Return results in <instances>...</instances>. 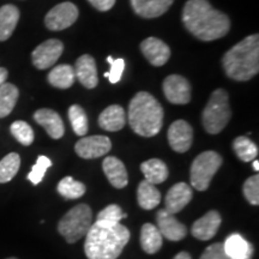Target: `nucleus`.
<instances>
[{"label": "nucleus", "mask_w": 259, "mask_h": 259, "mask_svg": "<svg viewBox=\"0 0 259 259\" xmlns=\"http://www.w3.org/2000/svg\"><path fill=\"white\" fill-rule=\"evenodd\" d=\"M183 22L193 36L202 41L219 40L228 34V16L213 9L208 0H189L183 10Z\"/></svg>", "instance_id": "obj_1"}, {"label": "nucleus", "mask_w": 259, "mask_h": 259, "mask_svg": "<svg viewBox=\"0 0 259 259\" xmlns=\"http://www.w3.org/2000/svg\"><path fill=\"white\" fill-rule=\"evenodd\" d=\"M130 240V231L121 223L102 227L94 223L85 235L84 251L88 259H116Z\"/></svg>", "instance_id": "obj_2"}, {"label": "nucleus", "mask_w": 259, "mask_h": 259, "mask_svg": "<svg viewBox=\"0 0 259 259\" xmlns=\"http://www.w3.org/2000/svg\"><path fill=\"white\" fill-rule=\"evenodd\" d=\"M223 69L229 78L246 82L259 71V36L250 35L223 56Z\"/></svg>", "instance_id": "obj_3"}, {"label": "nucleus", "mask_w": 259, "mask_h": 259, "mask_svg": "<svg viewBox=\"0 0 259 259\" xmlns=\"http://www.w3.org/2000/svg\"><path fill=\"white\" fill-rule=\"evenodd\" d=\"M163 108L151 94L137 93L128 106L131 128L142 137H154L163 125Z\"/></svg>", "instance_id": "obj_4"}, {"label": "nucleus", "mask_w": 259, "mask_h": 259, "mask_svg": "<svg viewBox=\"0 0 259 259\" xmlns=\"http://www.w3.org/2000/svg\"><path fill=\"white\" fill-rule=\"evenodd\" d=\"M232 111L229 107L228 94L223 89H216L203 111V126L210 135H218L231 120Z\"/></svg>", "instance_id": "obj_5"}, {"label": "nucleus", "mask_w": 259, "mask_h": 259, "mask_svg": "<svg viewBox=\"0 0 259 259\" xmlns=\"http://www.w3.org/2000/svg\"><path fill=\"white\" fill-rule=\"evenodd\" d=\"M93 212L87 204H78L63 216L58 231L69 244H74L87 235L92 227Z\"/></svg>", "instance_id": "obj_6"}, {"label": "nucleus", "mask_w": 259, "mask_h": 259, "mask_svg": "<svg viewBox=\"0 0 259 259\" xmlns=\"http://www.w3.org/2000/svg\"><path fill=\"white\" fill-rule=\"evenodd\" d=\"M222 164V157L215 151H204L194 158L191 166V185L198 191H205L213 176Z\"/></svg>", "instance_id": "obj_7"}, {"label": "nucleus", "mask_w": 259, "mask_h": 259, "mask_svg": "<svg viewBox=\"0 0 259 259\" xmlns=\"http://www.w3.org/2000/svg\"><path fill=\"white\" fill-rule=\"evenodd\" d=\"M78 9L70 2L54 6L45 18V24L50 30L59 31L69 28L78 18Z\"/></svg>", "instance_id": "obj_8"}, {"label": "nucleus", "mask_w": 259, "mask_h": 259, "mask_svg": "<svg viewBox=\"0 0 259 259\" xmlns=\"http://www.w3.org/2000/svg\"><path fill=\"white\" fill-rule=\"evenodd\" d=\"M64 51L63 42L57 38L45 41L38 45L31 53V60L35 67L38 70H46L53 66L59 59Z\"/></svg>", "instance_id": "obj_9"}, {"label": "nucleus", "mask_w": 259, "mask_h": 259, "mask_svg": "<svg viewBox=\"0 0 259 259\" xmlns=\"http://www.w3.org/2000/svg\"><path fill=\"white\" fill-rule=\"evenodd\" d=\"M112 149L111 139L106 136H90L83 137L74 145L77 155L82 158H97L108 154Z\"/></svg>", "instance_id": "obj_10"}, {"label": "nucleus", "mask_w": 259, "mask_h": 259, "mask_svg": "<svg viewBox=\"0 0 259 259\" xmlns=\"http://www.w3.org/2000/svg\"><path fill=\"white\" fill-rule=\"evenodd\" d=\"M163 93L173 105H186L191 101V85L180 74H170L164 79Z\"/></svg>", "instance_id": "obj_11"}, {"label": "nucleus", "mask_w": 259, "mask_h": 259, "mask_svg": "<svg viewBox=\"0 0 259 259\" xmlns=\"http://www.w3.org/2000/svg\"><path fill=\"white\" fill-rule=\"evenodd\" d=\"M168 142L177 153H186L193 142V128L185 120H177L168 128Z\"/></svg>", "instance_id": "obj_12"}, {"label": "nucleus", "mask_w": 259, "mask_h": 259, "mask_svg": "<svg viewBox=\"0 0 259 259\" xmlns=\"http://www.w3.org/2000/svg\"><path fill=\"white\" fill-rule=\"evenodd\" d=\"M157 229L161 235L170 241H180L187 234L186 227L178 221L173 213H169L166 209L157 212Z\"/></svg>", "instance_id": "obj_13"}, {"label": "nucleus", "mask_w": 259, "mask_h": 259, "mask_svg": "<svg viewBox=\"0 0 259 259\" xmlns=\"http://www.w3.org/2000/svg\"><path fill=\"white\" fill-rule=\"evenodd\" d=\"M221 215L216 210H211L193 223L191 232H192L194 238L198 239V240H210L216 235L220 226H221Z\"/></svg>", "instance_id": "obj_14"}, {"label": "nucleus", "mask_w": 259, "mask_h": 259, "mask_svg": "<svg viewBox=\"0 0 259 259\" xmlns=\"http://www.w3.org/2000/svg\"><path fill=\"white\" fill-rule=\"evenodd\" d=\"M141 51L147 60L154 66H162L169 60L170 50L157 37H148L141 44Z\"/></svg>", "instance_id": "obj_15"}, {"label": "nucleus", "mask_w": 259, "mask_h": 259, "mask_svg": "<svg viewBox=\"0 0 259 259\" xmlns=\"http://www.w3.org/2000/svg\"><path fill=\"white\" fill-rule=\"evenodd\" d=\"M192 199V189L186 183H178L171 186L166 196V210L169 213L180 212Z\"/></svg>", "instance_id": "obj_16"}, {"label": "nucleus", "mask_w": 259, "mask_h": 259, "mask_svg": "<svg viewBox=\"0 0 259 259\" xmlns=\"http://www.w3.org/2000/svg\"><path fill=\"white\" fill-rule=\"evenodd\" d=\"M74 76L78 78L82 85L88 89H94L99 84L96 63L92 56L84 54L77 59L74 64Z\"/></svg>", "instance_id": "obj_17"}, {"label": "nucleus", "mask_w": 259, "mask_h": 259, "mask_svg": "<svg viewBox=\"0 0 259 259\" xmlns=\"http://www.w3.org/2000/svg\"><path fill=\"white\" fill-rule=\"evenodd\" d=\"M223 250L228 259H252L254 247L244 236L234 233L223 242Z\"/></svg>", "instance_id": "obj_18"}, {"label": "nucleus", "mask_w": 259, "mask_h": 259, "mask_svg": "<svg viewBox=\"0 0 259 259\" xmlns=\"http://www.w3.org/2000/svg\"><path fill=\"white\" fill-rule=\"evenodd\" d=\"M35 121L47 131L50 137L53 139H59L65 134L64 122L61 120L60 115L57 112L48 108H42L35 112Z\"/></svg>", "instance_id": "obj_19"}, {"label": "nucleus", "mask_w": 259, "mask_h": 259, "mask_svg": "<svg viewBox=\"0 0 259 259\" xmlns=\"http://www.w3.org/2000/svg\"><path fill=\"white\" fill-rule=\"evenodd\" d=\"M174 0H131L134 11L143 18H156L166 14Z\"/></svg>", "instance_id": "obj_20"}, {"label": "nucleus", "mask_w": 259, "mask_h": 259, "mask_svg": "<svg viewBox=\"0 0 259 259\" xmlns=\"http://www.w3.org/2000/svg\"><path fill=\"white\" fill-rule=\"evenodd\" d=\"M103 171H105L107 179L115 189H124L127 185L128 178L127 170L125 164L114 156H108L103 160L102 163Z\"/></svg>", "instance_id": "obj_21"}, {"label": "nucleus", "mask_w": 259, "mask_h": 259, "mask_svg": "<svg viewBox=\"0 0 259 259\" xmlns=\"http://www.w3.org/2000/svg\"><path fill=\"white\" fill-rule=\"evenodd\" d=\"M126 114L124 108L118 105H112L103 111L99 116V125L101 128L109 132H116L124 128Z\"/></svg>", "instance_id": "obj_22"}, {"label": "nucleus", "mask_w": 259, "mask_h": 259, "mask_svg": "<svg viewBox=\"0 0 259 259\" xmlns=\"http://www.w3.org/2000/svg\"><path fill=\"white\" fill-rule=\"evenodd\" d=\"M19 19V10L15 5L0 8V41H6L14 34Z\"/></svg>", "instance_id": "obj_23"}, {"label": "nucleus", "mask_w": 259, "mask_h": 259, "mask_svg": "<svg viewBox=\"0 0 259 259\" xmlns=\"http://www.w3.org/2000/svg\"><path fill=\"white\" fill-rule=\"evenodd\" d=\"M141 169L145 180L153 185L164 183L168 178V168L166 163L158 158H151V160L143 162Z\"/></svg>", "instance_id": "obj_24"}, {"label": "nucleus", "mask_w": 259, "mask_h": 259, "mask_svg": "<svg viewBox=\"0 0 259 259\" xmlns=\"http://www.w3.org/2000/svg\"><path fill=\"white\" fill-rule=\"evenodd\" d=\"M137 199L142 209L153 210L161 202V193L153 184L143 180L138 186Z\"/></svg>", "instance_id": "obj_25"}, {"label": "nucleus", "mask_w": 259, "mask_h": 259, "mask_svg": "<svg viewBox=\"0 0 259 259\" xmlns=\"http://www.w3.org/2000/svg\"><path fill=\"white\" fill-rule=\"evenodd\" d=\"M162 238L160 231L156 226L151 223H145L141 231V245L142 248L149 254H154L160 251L162 247Z\"/></svg>", "instance_id": "obj_26"}, {"label": "nucleus", "mask_w": 259, "mask_h": 259, "mask_svg": "<svg viewBox=\"0 0 259 259\" xmlns=\"http://www.w3.org/2000/svg\"><path fill=\"white\" fill-rule=\"evenodd\" d=\"M74 71L71 65L61 64L54 67L48 74V82L51 85L59 89H69L74 83Z\"/></svg>", "instance_id": "obj_27"}, {"label": "nucleus", "mask_w": 259, "mask_h": 259, "mask_svg": "<svg viewBox=\"0 0 259 259\" xmlns=\"http://www.w3.org/2000/svg\"><path fill=\"white\" fill-rule=\"evenodd\" d=\"M18 96L19 92L14 84L4 83L0 85V118H5L14 111Z\"/></svg>", "instance_id": "obj_28"}, {"label": "nucleus", "mask_w": 259, "mask_h": 259, "mask_svg": "<svg viewBox=\"0 0 259 259\" xmlns=\"http://www.w3.org/2000/svg\"><path fill=\"white\" fill-rule=\"evenodd\" d=\"M233 149H234L236 156L242 162H251L258 156V147L250 138L245 137V136H240L234 139Z\"/></svg>", "instance_id": "obj_29"}, {"label": "nucleus", "mask_w": 259, "mask_h": 259, "mask_svg": "<svg viewBox=\"0 0 259 259\" xmlns=\"http://www.w3.org/2000/svg\"><path fill=\"white\" fill-rule=\"evenodd\" d=\"M58 192L65 199H78L85 193V186L72 177H65L58 184Z\"/></svg>", "instance_id": "obj_30"}, {"label": "nucleus", "mask_w": 259, "mask_h": 259, "mask_svg": "<svg viewBox=\"0 0 259 259\" xmlns=\"http://www.w3.org/2000/svg\"><path fill=\"white\" fill-rule=\"evenodd\" d=\"M21 167V157L18 154L11 153L0 161V184L9 183L16 177Z\"/></svg>", "instance_id": "obj_31"}, {"label": "nucleus", "mask_w": 259, "mask_h": 259, "mask_svg": "<svg viewBox=\"0 0 259 259\" xmlns=\"http://www.w3.org/2000/svg\"><path fill=\"white\" fill-rule=\"evenodd\" d=\"M126 218L127 215L122 212L120 206L116 204H111L99 212L95 223L102 227H112L120 223L121 220Z\"/></svg>", "instance_id": "obj_32"}, {"label": "nucleus", "mask_w": 259, "mask_h": 259, "mask_svg": "<svg viewBox=\"0 0 259 259\" xmlns=\"http://www.w3.org/2000/svg\"><path fill=\"white\" fill-rule=\"evenodd\" d=\"M69 119L74 134L77 136L82 137V136L88 134V116H87L82 107L78 105L71 106L69 108Z\"/></svg>", "instance_id": "obj_33"}, {"label": "nucleus", "mask_w": 259, "mask_h": 259, "mask_svg": "<svg viewBox=\"0 0 259 259\" xmlns=\"http://www.w3.org/2000/svg\"><path fill=\"white\" fill-rule=\"evenodd\" d=\"M10 131H11L12 136L17 139L19 143L25 145V147H28V145H30L34 142V131H32L31 126L28 122L22 120L15 121L11 125V127H10Z\"/></svg>", "instance_id": "obj_34"}, {"label": "nucleus", "mask_w": 259, "mask_h": 259, "mask_svg": "<svg viewBox=\"0 0 259 259\" xmlns=\"http://www.w3.org/2000/svg\"><path fill=\"white\" fill-rule=\"evenodd\" d=\"M52 166V161L47 156H38L36 163L34 164L31 168V171L28 174V179L31 181L34 185H37L40 184L42 179H44L45 174L48 168Z\"/></svg>", "instance_id": "obj_35"}, {"label": "nucleus", "mask_w": 259, "mask_h": 259, "mask_svg": "<svg viewBox=\"0 0 259 259\" xmlns=\"http://www.w3.org/2000/svg\"><path fill=\"white\" fill-rule=\"evenodd\" d=\"M244 191L245 198L250 202L252 205H258L259 204V176L255 174L253 177H250L244 183Z\"/></svg>", "instance_id": "obj_36"}, {"label": "nucleus", "mask_w": 259, "mask_h": 259, "mask_svg": "<svg viewBox=\"0 0 259 259\" xmlns=\"http://www.w3.org/2000/svg\"><path fill=\"white\" fill-rule=\"evenodd\" d=\"M125 69V61L121 58L119 59H113V61L111 63V71L109 72L105 73V77L109 79V82L115 84L118 83L119 80L121 79L122 72H124Z\"/></svg>", "instance_id": "obj_37"}, {"label": "nucleus", "mask_w": 259, "mask_h": 259, "mask_svg": "<svg viewBox=\"0 0 259 259\" xmlns=\"http://www.w3.org/2000/svg\"><path fill=\"white\" fill-rule=\"evenodd\" d=\"M200 259H228L226 255V252L223 250V244L216 242V244L210 245L206 247V250L203 252Z\"/></svg>", "instance_id": "obj_38"}, {"label": "nucleus", "mask_w": 259, "mask_h": 259, "mask_svg": "<svg viewBox=\"0 0 259 259\" xmlns=\"http://www.w3.org/2000/svg\"><path fill=\"white\" fill-rule=\"evenodd\" d=\"M89 3L100 11H108L114 6L115 0H89Z\"/></svg>", "instance_id": "obj_39"}, {"label": "nucleus", "mask_w": 259, "mask_h": 259, "mask_svg": "<svg viewBox=\"0 0 259 259\" xmlns=\"http://www.w3.org/2000/svg\"><path fill=\"white\" fill-rule=\"evenodd\" d=\"M6 78H8V70L4 67H0V85L5 83Z\"/></svg>", "instance_id": "obj_40"}, {"label": "nucleus", "mask_w": 259, "mask_h": 259, "mask_svg": "<svg viewBox=\"0 0 259 259\" xmlns=\"http://www.w3.org/2000/svg\"><path fill=\"white\" fill-rule=\"evenodd\" d=\"M173 259H192V258H191V255L187 253V252H180V253H178Z\"/></svg>", "instance_id": "obj_41"}, {"label": "nucleus", "mask_w": 259, "mask_h": 259, "mask_svg": "<svg viewBox=\"0 0 259 259\" xmlns=\"http://www.w3.org/2000/svg\"><path fill=\"white\" fill-rule=\"evenodd\" d=\"M252 162H253V163H252V167H253V169L255 171H258L259 170V162H258V160H253Z\"/></svg>", "instance_id": "obj_42"}, {"label": "nucleus", "mask_w": 259, "mask_h": 259, "mask_svg": "<svg viewBox=\"0 0 259 259\" xmlns=\"http://www.w3.org/2000/svg\"><path fill=\"white\" fill-rule=\"evenodd\" d=\"M8 259H17V258H14V257H11V258H8Z\"/></svg>", "instance_id": "obj_43"}]
</instances>
